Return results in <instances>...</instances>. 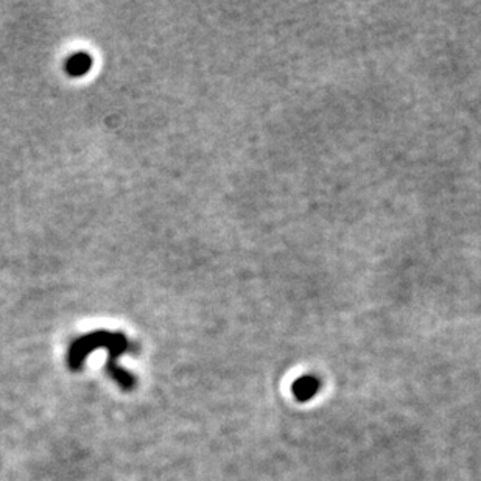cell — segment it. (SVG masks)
Returning a JSON list of instances; mask_svg holds the SVG:
<instances>
[{"mask_svg": "<svg viewBox=\"0 0 481 481\" xmlns=\"http://www.w3.org/2000/svg\"><path fill=\"white\" fill-rule=\"evenodd\" d=\"M98 346H107L109 349L111 354V365H109V374L118 381L123 390H131L134 385L133 375H129L127 371H123L122 368L117 366V355L125 352L127 349V340H125L123 335L120 333H107V332H98L88 335V337H83L80 340H77L74 345L70 346V354H69V365L70 368H80L81 361L88 357L92 349H95Z\"/></svg>", "mask_w": 481, "mask_h": 481, "instance_id": "1", "label": "cell"}, {"mask_svg": "<svg viewBox=\"0 0 481 481\" xmlns=\"http://www.w3.org/2000/svg\"><path fill=\"white\" fill-rule=\"evenodd\" d=\"M321 388V381L316 375H302L298 380L293 381L292 385V393L296 397V400L299 402H308L312 400L316 394H318Z\"/></svg>", "mask_w": 481, "mask_h": 481, "instance_id": "2", "label": "cell"}, {"mask_svg": "<svg viewBox=\"0 0 481 481\" xmlns=\"http://www.w3.org/2000/svg\"><path fill=\"white\" fill-rule=\"evenodd\" d=\"M69 65H70L72 74L80 75V74H83V72L88 70V68H89V58L80 55V56H78V59L77 58L70 59V64Z\"/></svg>", "mask_w": 481, "mask_h": 481, "instance_id": "3", "label": "cell"}]
</instances>
